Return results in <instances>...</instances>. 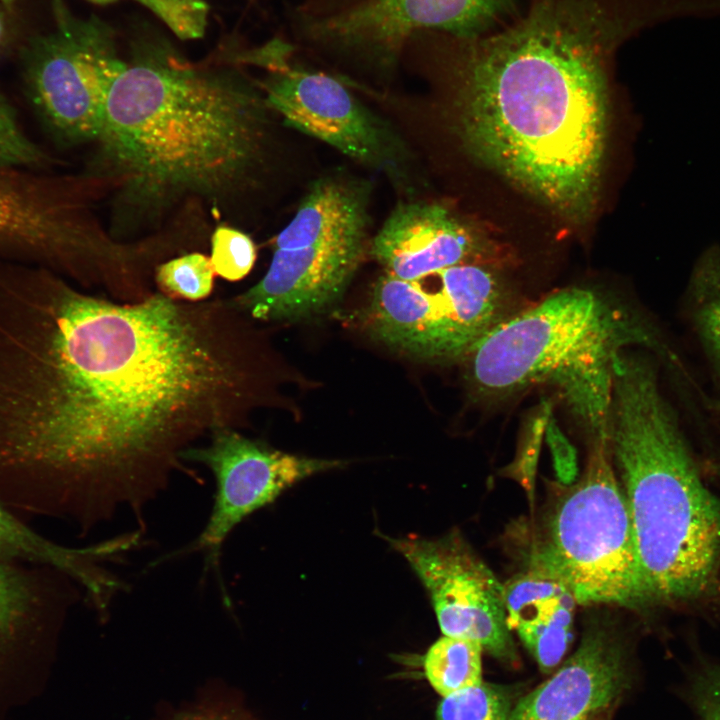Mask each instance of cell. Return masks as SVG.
<instances>
[{"mask_svg": "<svg viewBox=\"0 0 720 720\" xmlns=\"http://www.w3.org/2000/svg\"><path fill=\"white\" fill-rule=\"evenodd\" d=\"M182 460L207 467L216 490L204 529L177 554L203 551L206 567L215 570H219L224 542L244 519L274 502L297 482L344 464L340 460L286 453L235 429L215 431L207 443L183 452Z\"/></svg>", "mask_w": 720, "mask_h": 720, "instance_id": "30bf717a", "label": "cell"}, {"mask_svg": "<svg viewBox=\"0 0 720 720\" xmlns=\"http://www.w3.org/2000/svg\"><path fill=\"white\" fill-rule=\"evenodd\" d=\"M506 293L484 263L444 268L413 281L382 274L366 311L371 335L424 360L466 354L505 318Z\"/></svg>", "mask_w": 720, "mask_h": 720, "instance_id": "52a82bcc", "label": "cell"}, {"mask_svg": "<svg viewBox=\"0 0 720 720\" xmlns=\"http://www.w3.org/2000/svg\"><path fill=\"white\" fill-rule=\"evenodd\" d=\"M630 684L624 643L608 628L592 625L560 668L517 700L510 720H589L616 704Z\"/></svg>", "mask_w": 720, "mask_h": 720, "instance_id": "2e32d148", "label": "cell"}, {"mask_svg": "<svg viewBox=\"0 0 720 720\" xmlns=\"http://www.w3.org/2000/svg\"><path fill=\"white\" fill-rule=\"evenodd\" d=\"M718 466H719V469H720V464H719Z\"/></svg>", "mask_w": 720, "mask_h": 720, "instance_id": "1f68e13d", "label": "cell"}, {"mask_svg": "<svg viewBox=\"0 0 720 720\" xmlns=\"http://www.w3.org/2000/svg\"><path fill=\"white\" fill-rule=\"evenodd\" d=\"M687 698L695 720H720V666L704 664L694 671L688 680Z\"/></svg>", "mask_w": 720, "mask_h": 720, "instance_id": "4316f807", "label": "cell"}, {"mask_svg": "<svg viewBox=\"0 0 720 720\" xmlns=\"http://www.w3.org/2000/svg\"><path fill=\"white\" fill-rule=\"evenodd\" d=\"M635 23L612 0H532L513 24L456 40L458 129L480 162L568 218L592 209L608 64Z\"/></svg>", "mask_w": 720, "mask_h": 720, "instance_id": "7a4b0ae2", "label": "cell"}, {"mask_svg": "<svg viewBox=\"0 0 720 720\" xmlns=\"http://www.w3.org/2000/svg\"><path fill=\"white\" fill-rule=\"evenodd\" d=\"M365 253V238L274 248L266 274L229 297L253 320L296 321L327 311L344 294Z\"/></svg>", "mask_w": 720, "mask_h": 720, "instance_id": "9a60e30c", "label": "cell"}, {"mask_svg": "<svg viewBox=\"0 0 720 720\" xmlns=\"http://www.w3.org/2000/svg\"><path fill=\"white\" fill-rule=\"evenodd\" d=\"M507 0H365L313 22L311 38L347 52L391 58L416 32L483 33Z\"/></svg>", "mask_w": 720, "mask_h": 720, "instance_id": "5bb4252c", "label": "cell"}, {"mask_svg": "<svg viewBox=\"0 0 720 720\" xmlns=\"http://www.w3.org/2000/svg\"><path fill=\"white\" fill-rule=\"evenodd\" d=\"M482 646L443 635L423 657L424 674L442 697L482 682Z\"/></svg>", "mask_w": 720, "mask_h": 720, "instance_id": "44dd1931", "label": "cell"}, {"mask_svg": "<svg viewBox=\"0 0 720 720\" xmlns=\"http://www.w3.org/2000/svg\"><path fill=\"white\" fill-rule=\"evenodd\" d=\"M7 20L0 4V49L3 47L7 37Z\"/></svg>", "mask_w": 720, "mask_h": 720, "instance_id": "f546056e", "label": "cell"}, {"mask_svg": "<svg viewBox=\"0 0 720 720\" xmlns=\"http://www.w3.org/2000/svg\"><path fill=\"white\" fill-rule=\"evenodd\" d=\"M609 440L593 439L584 474L557 505L528 568L565 584L577 604L636 608L652 602Z\"/></svg>", "mask_w": 720, "mask_h": 720, "instance_id": "8992f818", "label": "cell"}, {"mask_svg": "<svg viewBox=\"0 0 720 720\" xmlns=\"http://www.w3.org/2000/svg\"><path fill=\"white\" fill-rule=\"evenodd\" d=\"M106 4L117 0H90ZM150 9L182 39L201 37L207 25L208 7L200 0H134ZM15 0H0L10 6Z\"/></svg>", "mask_w": 720, "mask_h": 720, "instance_id": "d4e9b609", "label": "cell"}, {"mask_svg": "<svg viewBox=\"0 0 720 720\" xmlns=\"http://www.w3.org/2000/svg\"><path fill=\"white\" fill-rule=\"evenodd\" d=\"M108 546L69 547L41 535L0 502V560L54 567L71 577L87 593L97 592L106 580L103 562Z\"/></svg>", "mask_w": 720, "mask_h": 720, "instance_id": "ffe728a7", "label": "cell"}, {"mask_svg": "<svg viewBox=\"0 0 720 720\" xmlns=\"http://www.w3.org/2000/svg\"><path fill=\"white\" fill-rule=\"evenodd\" d=\"M658 348L650 330L592 290L565 288L505 317L465 356L486 396L558 388L594 438H608L614 362L627 345Z\"/></svg>", "mask_w": 720, "mask_h": 720, "instance_id": "5b68a950", "label": "cell"}, {"mask_svg": "<svg viewBox=\"0 0 720 720\" xmlns=\"http://www.w3.org/2000/svg\"><path fill=\"white\" fill-rule=\"evenodd\" d=\"M289 48L272 43L254 56L270 71L264 100L286 126L314 137L351 158L408 186L410 154L395 130L362 104L337 78L288 61Z\"/></svg>", "mask_w": 720, "mask_h": 720, "instance_id": "9c48e42d", "label": "cell"}, {"mask_svg": "<svg viewBox=\"0 0 720 720\" xmlns=\"http://www.w3.org/2000/svg\"><path fill=\"white\" fill-rule=\"evenodd\" d=\"M697 323L705 343L720 362V291L701 306Z\"/></svg>", "mask_w": 720, "mask_h": 720, "instance_id": "83f0119b", "label": "cell"}, {"mask_svg": "<svg viewBox=\"0 0 720 720\" xmlns=\"http://www.w3.org/2000/svg\"><path fill=\"white\" fill-rule=\"evenodd\" d=\"M609 446L652 600L701 596L720 565V499L702 482L654 369L642 358L621 354L615 361Z\"/></svg>", "mask_w": 720, "mask_h": 720, "instance_id": "277c9868", "label": "cell"}, {"mask_svg": "<svg viewBox=\"0 0 720 720\" xmlns=\"http://www.w3.org/2000/svg\"><path fill=\"white\" fill-rule=\"evenodd\" d=\"M210 261L215 273L227 281L245 278L257 259V249L252 238L230 226L219 225L211 235Z\"/></svg>", "mask_w": 720, "mask_h": 720, "instance_id": "cb8c5ba5", "label": "cell"}, {"mask_svg": "<svg viewBox=\"0 0 720 720\" xmlns=\"http://www.w3.org/2000/svg\"><path fill=\"white\" fill-rule=\"evenodd\" d=\"M76 585L51 566L0 560V720L39 688Z\"/></svg>", "mask_w": 720, "mask_h": 720, "instance_id": "7c38bea8", "label": "cell"}, {"mask_svg": "<svg viewBox=\"0 0 720 720\" xmlns=\"http://www.w3.org/2000/svg\"><path fill=\"white\" fill-rule=\"evenodd\" d=\"M253 321L230 298L121 302L0 266V502L85 530L139 508L266 401Z\"/></svg>", "mask_w": 720, "mask_h": 720, "instance_id": "6da1fadb", "label": "cell"}, {"mask_svg": "<svg viewBox=\"0 0 720 720\" xmlns=\"http://www.w3.org/2000/svg\"><path fill=\"white\" fill-rule=\"evenodd\" d=\"M54 25L24 57L31 102L49 131L66 144L97 142L111 85L122 69L109 33L54 0Z\"/></svg>", "mask_w": 720, "mask_h": 720, "instance_id": "ba28073f", "label": "cell"}, {"mask_svg": "<svg viewBox=\"0 0 720 720\" xmlns=\"http://www.w3.org/2000/svg\"><path fill=\"white\" fill-rule=\"evenodd\" d=\"M515 688L480 682L442 697L437 720H510Z\"/></svg>", "mask_w": 720, "mask_h": 720, "instance_id": "7402d4cb", "label": "cell"}, {"mask_svg": "<svg viewBox=\"0 0 720 720\" xmlns=\"http://www.w3.org/2000/svg\"><path fill=\"white\" fill-rule=\"evenodd\" d=\"M368 184L346 176H324L314 182L294 217L275 238L276 249L365 238Z\"/></svg>", "mask_w": 720, "mask_h": 720, "instance_id": "d6986e66", "label": "cell"}, {"mask_svg": "<svg viewBox=\"0 0 720 720\" xmlns=\"http://www.w3.org/2000/svg\"><path fill=\"white\" fill-rule=\"evenodd\" d=\"M43 152L26 136L15 111L0 94V168L39 165Z\"/></svg>", "mask_w": 720, "mask_h": 720, "instance_id": "484cf974", "label": "cell"}, {"mask_svg": "<svg viewBox=\"0 0 720 720\" xmlns=\"http://www.w3.org/2000/svg\"><path fill=\"white\" fill-rule=\"evenodd\" d=\"M506 619L543 672L555 669L573 639L576 599L561 581L535 569L504 584Z\"/></svg>", "mask_w": 720, "mask_h": 720, "instance_id": "ac0fdd59", "label": "cell"}, {"mask_svg": "<svg viewBox=\"0 0 720 720\" xmlns=\"http://www.w3.org/2000/svg\"><path fill=\"white\" fill-rule=\"evenodd\" d=\"M175 720H249L231 707H206L185 713Z\"/></svg>", "mask_w": 720, "mask_h": 720, "instance_id": "f1b7e54d", "label": "cell"}, {"mask_svg": "<svg viewBox=\"0 0 720 720\" xmlns=\"http://www.w3.org/2000/svg\"><path fill=\"white\" fill-rule=\"evenodd\" d=\"M98 234L51 184L0 168V253L66 277L94 258Z\"/></svg>", "mask_w": 720, "mask_h": 720, "instance_id": "4fadbf2b", "label": "cell"}, {"mask_svg": "<svg viewBox=\"0 0 720 720\" xmlns=\"http://www.w3.org/2000/svg\"><path fill=\"white\" fill-rule=\"evenodd\" d=\"M370 253L384 274L413 281L454 265L482 262V245L471 227L447 207L400 202L371 241Z\"/></svg>", "mask_w": 720, "mask_h": 720, "instance_id": "e0dca14e", "label": "cell"}, {"mask_svg": "<svg viewBox=\"0 0 720 720\" xmlns=\"http://www.w3.org/2000/svg\"><path fill=\"white\" fill-rule=\"evenodd\" d=\"M267 108L238 79L148 54L124 62L114 79L97 142L134 208L152 213L186 197L216 203L248 184Z\"/></svg>", "mask_w": 720, "mask_h": 720, "instance_id": "3957f363", "label": "cell"}, {"mask_svg": "<svg viewBox=\"0 0 720 720\" xmlns=\"http://www.w3.org/2000/svg\"><path fill=\"white\" fill-rule=\"evenodd\" d=\"M427 591L443 635L478 642L506 664L518 661L504 584L456 532L436 539H388Z\"/></svg>", "mask_w": 720, "mask_h": 720, "instance_id": "8fae6325", "label": "cell"}, {"mask_svg": "<svg viewBox=\"0 0 720 720\" xmlns=\"http://www.w3.org/2000/svg\"><path fill=\"white\" fill-rule=\"evenodd\" d=\"M215 274L210 257L189 252L157 265L154 283L159 292L170 298L199 302L212 293Z\"/></svg>", "mask_w": 720, "mask_h": 720, "instance_id": "603a6c76", "label": "cell"}, {"mask_svg": "<svg viewBox=\"0 0 720 720\" xmlns=\"http://www.w3.org/2000/svg\"><path fill=\"white\" fill-rule=\"evenodd\" d=\"M609 712H610V709H607V710L593 716L589 720H609Z\"/></svg>", "mask_w": 720, "mask_h": 720, "instance_id": "4dcf8cb0", "label": "cell"}]
</instances>
